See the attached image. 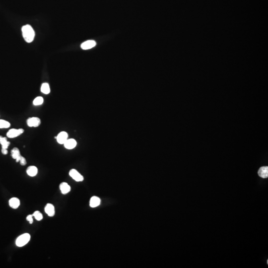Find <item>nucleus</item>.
<instances>
[{"instance_id":"f257e3e1","label":"nucleus","mask_w":268,"mask_h":268,"mask_svg":"<svg viewBox=\"0 0 268 268\" xmlns=\"http://www.w3.org/2000/svg\"><path fill=\"white\" fill-rule=\"evenodd\" d=\"M23 37L25 41L27 43H30L33 40L35 36V32L30 25H25L21 28Z\"/></svg>"},{"instance_id":"f03ea898","label":"nucleus","mask_w":268,"mask_h":268,"mask_svg":"<svg viewBox=\"0 0 268 268\" xmlns=\"http://www.w3.org/2000/svg\"><path fill=\"white\" fill-rule=\"evenodd\" d=\"M30 240V235L28 233H24L19 236L16 240V245L18 247H23Z\"/></svg>"},{"instance_id":"7ed1b4c3","label":"nucleus","mask_w":268,"mask_h":268,"mask_svg":"<svg viewBox=\"0 0 268 268\" xmlns=\"http://www.w3.org/2000/svg\"><path fill=\"white\" fill-rule=\"evenodd\" d=\"M69 175L72 178L77 182H81L84 180V177L78 171L74 169L70 171Z\"/></svg>"},{"instance_id":"20e7f679","label":"nucleus","mask_w":268,"mask_h":268,"mask_svg":"<svg viewBox=\"0 0 268 268\" xmlns=\"http://www.w3.org/2000/svg\"><path fill=\"white\" fill-rule=\"evenodd\" d=\"M24 132V130L23 129H12L9 131L7 136L8 138H14L15 137H18L19 135L22 134Z\"/></svg>"},{"instance_id":"39448f33","label":"nucleus","mask_w":268,"mask_h":268,"mask_svg":"<svg viewBox=\"0 0 268 268\" xmlns=\"http://www.w3.org/2000/svg\"><path fill=\"white\" fill-rule=\"evenodd\" d=\"M41 124V121L38 117L29 118L27 120V124L30 127H37Z\"/></svg>"},{"instance_id":"423d86ee","label":"nucleus","mask_w":268,"mask_h":268,"mask_svg":"<svg viewBox=\"0 0 268 268\" xmlns=\"http://www.w3.org/2000/svg\"><path fill=\"white\" fill-rule=\"evenodd\" d=\"M68 135L66 132H61L56 137L57 141L60 144H64L68 140Z\"/></svg>"},{"instance_id":"0eeeda50","label":"nucleus","mask_w":268,"mask_h":268,"mask_svg":"<svg viewBox=\"0 0 268 268\" xmlns=\"http://www.w3.org/2000/svg\"><path fill=\"white\" fill-rule=\"evenodd\" d=\"M64 144L65 148L68 150H72L75 148L77 146V142L75 139H68Z\"/></svg>"},{"instance_id":"6e6552de","label":"nucleus","mask_w":268,"mask_h":268,"mask_svg":"<svg viewBox=\"0 0 268 268\" xmlns=\"http://www.w3.org/2000/svg\"><path fill=\"white\" fill-rule=\"evenodd\" d=\"M96 45V41L94 40H88L85 41L81 44V47L83 50L91 49Z\"/></svg>"},{"instance_id":"1a4fd4ad","label":"nucleus","mask_w":268,"mask_h":268,"mask_svg":"<svg viewBox=\"0 0 268 268\" xmlns=\"http://www.w3.org/2000/svg\"><path fill=\"white\" fill-rule=\"evenodd\" d=\"M11 156L13 159H15L17 162H18L20 160L22 156L21 155V153L19 150L17 148H14L11 151Z\"/></svg>"},{"instance_id":"9d476101","label":"nucleus","mask_w":268,"mask_h":268,"mask_svg":"<svg viewBox=\"0 0 268 268\" xmlns=\"http://www.w3.org/2000/svg\"><path fill=\"white\" fill-rule=\"evenodd\" d=\"M45 212L49 217L54 216V207L51 204H47L45 207Z\"/></svg>"},{"instance_id":"9b49d317","label":"nucleus","mask_w":268,"mask_h":268,"mask_svg":"<svg viewBox=\"0 0 268 268\" xmlns=\"http://www.w3.org/2000/svg\"><path fill=\"white\" fill-rule=\"evenodd\" d=\"M60 189L63 194H66L71 191V187L66 182H63L60 184Z\"/></svg>"},{"instance_id":"f8f14e48","label":"nucleus","mask_w":268,"mask_h":268,"mask_svg":"<svg viewBox=\"0 0 268 268\" xmlns=\"http://www.w3.org/2000/svg\"><path fill=\"white\" fill-rule=\"evenodd\" d=\"M259 176L263 178H268V166H263L261 167L259 169L258 172Z\"/></svg>"},{"instance_id":"ddd939ff","label":"nucleus","mask_w":268,"mask_h":268,"mask_svg":"<svg viewBox=\"0 0 268 268\" xmlns=\"http://www.w3.org/2000/svg\"><path fill=\"white\" fill-rule=\"evenodd\" d=\"M9 205L12 208L17 209L20 205V201L17 198H12L9 201Z\"/></svg>"},{"instance_id":"4468645a","label":"nucleus","mask_w":268,"mask_h":268,"mask_svg":"<svg viewBox=\"0 0 268 268\" xmlns=\"http://www.w3.org/2000/svg\"><path fill=\"white\" fill-rule=\"evenodd\" d=\"M26 172L29 176L31 177L36 176L38 173L37 168L35 166H30L27 169Z\"/></svg>"},{"instance_id":"2eb2a0df","label":"nucleus","mask_w":268,"mask_h":268,"mask_svg":"<svg viewBox=\"0 0 268 268\" xmlns=\"http://www.w3.org/2000/svg\"><path fill=\"white\" fill-rule=\"evenodd\" d=\"M100 204V200L98 197L94 196V197H92V198L90 199V205L92 208H95V207L98 206Z\"/></svg>"},{"instance_id":"dca6fc26","label":"nucleus","mask_w":268,"mask_h":268,"mask_svg":"<svg viewBox=\"0 0 268 268\" xmlns=\"http://www.w3.org/2000/svg\"><path fill=\"white\" fill-rule=\"evenodd\" d=\"M0 144L2 145V148L7 149L9 146L10 144V142L7 141L6 137H2L0 136Z\"/></svg>"},{"instance_id":"f3484780","label":"nucleus","mask_w":268,"mask_h":268,"mask_svg":"<svg viewBox=\"0 0 268 268\" xmlns=\"http://www.w3.org/2000/svg\"><path fill=\"white\" fill-rule=\"evenodd\" d=\"M41 91L42 93L45 94H49L50 92V88L49 84L47 83H43L42 84Z\"/></svg>"},{"instance_id":"a211bd4d","label":"nucleus","mask_w":268,"mask_h":268,"mask_svg":"<svg viewBox=\"0 0 268 268\" xmlns=\"http://www.w3.org/2000/svg\"><path fill=\"white\" fill-rule=\"evenodd\" d=\"M43 98L41 96H38L35 98L34 100L33 103L34 105L37 106V105H41L43 103Z\"/></svg>"},{"instance_id":"6ab92c4d","label":"nucleus","mask_w":268,"mask_h":268,"mask_svg":"<svg viewBox=\"0 0 268 268\" xmlns=\"http://www.w3.org/2000/svg\"><path fill=\"white\" fill-rule=\"evenodd\" d=\"M11 126L9 122L4 120H0V128H8Z\"/></svg>"},{"instance_id":"aec40b11","label":"nucleus","mask_w":268,"mask_h":268,"mask_svg":"<svg viewBox=\"0 0 268 268\" xmlns=\"http://www.w3.org/2000/svg\"><path fill=\"white\" fill-rule=\"evenodd\" d=\"M33 217H34V218H35V219L37 220V221H41L43 219V216L42 215L41 213L38 211H35V212L34 213L33 215H32Z\"/></svg>"},{"instance_id":"412c9836","label":"nucleus","mask_w":268,"mask_h":268,"mask_svg":"<svg viewBox=\"0 0 268 268\" xmlns=\"http://www.w3.org/2000/svg\"><path fill=\"white\" fill-rule=\"evenodd\" d=\"M19 162H20V163L21 165H25L26 164V159H25V158L23 156H21L20 160H19Z\"/></svg>"},{"instance_id":"4be33fe9","label":"nucleus","mask_w":268,"mask_h":268,"mask_svg":"<svg viewBox=\"0 0 268 268\" xmlns=\"http://www.w3.org/2000/svg\"><path fill=\"white\" fill-rule=\"evenodd\" d=\"M32 217H33L32 215H28V216L26 217L27 221L29 222V223H30V224H32V223H33V221Z\"/></svg>"},{"instance_id":"5701e85b","label":"nucleus","mask_w":268,"mask_h":268,"mask_svg":"<svg viewBox=\"0 0 268 268\" xmlns=\"http://www.w3.org/2000/svg\"><path fill=\"white\" fill-rule=\"evenodd\" d=\"M2 152L4 154H8V150L6 148H2Z\"/></svg>"}]
</instances>
